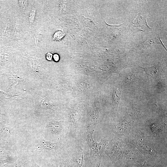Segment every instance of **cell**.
Masks as SVG:
<instances>
[{"mask_svg":"<svg viewBox=\"0 0 167 167\" xmlns=\"http://www.w3.org/2000/svg\"><path fill=\"white\" fill-rule=\"evenodd\" d=\"M19 5L21 8L23 9L26 8L27 5V1L19 0Z\"/></svg>","mask_w":167,"mask_h":167,"instance_id":"cell-16","label":"cell"},{"mask_svg":"<svg viewBox=\"0 0 167 167\" xmlns=\"http://www.w3.org/2000/svg\"><path fill=\"white\" fill-rule=\"evenodd\" d=\"M6 142L0 138V159L6 158L11 154L9 153L6 147Z\"/></svg>","mask_w":167,"mask_h":167,"instance_id":"cell-11","label":"cell"},{"mask_svg":"<svg viewBox=\"0 0 167 167\" xmlns=\"http://www.w3.org/2000/svg\"><path fill=\"white\" fill-rule=\"evenodd\" d=\"M69 125L62 120H50L43 125L44 138H47L50 141H56L65 138Z\"/></svg>","mask_w":167,"mask_h":167,"instance_id":"cell-4","label":"cell"},{"mask_svg":"<svg viewBox=\"0 0 167 167\" xmlns=\"http://www.w3.org/2000/svg\"><path fill=\"white\" fill-rule=\"evenodd\" d=\"M36 12V9L33 8L32 10L30 13L29 18L30 22L31 24L34 21Z\"/></svg>","mask_w":167,"mask_h":167,"instance_id":"cell-15","label":"cell"},{"mask_svg":"<svg viewBox=\"0 0 167 167\" xmlns=\"http://www.w3.org/2000/svg\"><path fill=\"white\" fill-rule=\"evenodd\" d=\"M89 149L85 140L81 137L71 142L68 160L75 164L76 167H86Z\"/></svg>","mask_w":167,"mask_h":167,"instance_id":"cell-3","label":"cell"},{"mask_svg":"<svg viewBox=\"0 0 167 167\" xmlns=\"http://www.w3.org/2000/svg\"><path fill=\"white\" fill-rule=\"evenodd\" d=\"M8 160L3 167H26V160L20 157H14L11 154L7 156Z\"/></svg>","mask_w":167,"mask_h":167,"instance_id":"cell-9","label":"cell"},{"mask_svg":"<svg viewBox=\"0 0 167 167\" xmlns=\"http://www.w3.org/2000/svg\"><path fill=\"white\" fill-rule=\"evenodd\" d=\"M148 39L145 42L137 47V49L139 51L143 50L151 45L156 44L161 45L166 50L165 47L161 41L159 33L152 32L148 34Z\"/></svg>","mask_w":167,"mask_h":167,"instance_id":"cell-7","label":"cell"},{"mask_svg":"<svg viewBox=\"0 0 167 167\" xmlns=\"http://www.w3.org/2000/svg\"><path fill=\"white\" fill-rule=\"evenodd\" d=\"M135 144L140 148L145 153V154L147 155V157L148 158L151 159V158L156 157L154 155H156V153H154V150L151 148V147L140 136L135 137L134 139Z\"/></svg>","mask_w":167,"mask_h":167,"instance_id":"cell-8","label":"cell"},{"mask_svg":"<svg viewBox=\"0 0 167 167\" xmlns=\"http://www.w3.org/2000/svg\"><path fill=\"white\" fill-rule=\"evenodd\" d=\"M141 68L143 69L148 77H154L159 75L162 71L163 69L162 64H158L154 66L146 67Z\"/></svg>","mask_w":167,"mask_h":167,"instance_id":"cell-10","label":"cell"},{"mask_svg":"<svg viewBox=\"0 0 167 167\" xmlns=\"http://www.w3.org/2000/svg\"><path fill=\"white\" fill-rule=\"evenodd\" d=\"M138 12L137 16L133 22H131V30L132 33L142 31L147 33L152 32V29L148 25L146 21L148 10L144 7L138 5Z\"/></svg>","mask_w":167,"mask_h":167,"instance_id":"cell-5","label":"cell"},{"mask_svg":"<svg viewBox=\"0 0 167 167\" xmlns=\"http://www.w3.org/2000/svg\"><path fill=\"white\" fill-rule=\"evenodd\" d=\"M95 126L86 128L81 136L85 140L88 146L89 159L91 163L95 167H99L101 159L108 144V140L103 139L97 143L93 139V133Z\"/></svg>","mask_w":167,"mask_h":167,"instance_id":"cell-2","label":"cell"},{"mask_svg":"<svg viewBox=\"0 0 167 167\" xmlns=\"http://www.w3.org/2000/svg\"><path fill=\"white\" fill-rule=\"evenodd\" d=\"M6 107L5 102L0 99V113H6Z\"/></svg>","mask_w":167,"mask_h":167,"instance_id":"cell-14","label":"cell"},{"mask_svg":"<svg viewBox=\"0 0 167 167\" xmlns=\"http://www.w3.org/2000/svg\"><path fill=\"white\" fill-rule=\"evenodd\" d=\"M64 33L62 31L59 30L56 32L53 36V40L60 41L64 36Z\"/></svg>","mask_w":167,"mask_h":167,"instance_id":"cell-12","label":"cell"},{"mask_svg":"<svg viewBox=\"0 0 167 167\" xmlns=\"http://www.w3.org/2000/svg\"><path fill=\"white\" fill-rule=\"evenodd\" d=\"M70 162L69 161H65L62 162L58 167H69L70 166ZM31 163L32 167H41L34 161H32Z\"/></svg>","mask_w":167,"mask_h":167,"instance_id":"cell-13","label":"cell"},{"mask_svg":"<svg viewBox=\"0 0 167 167\" xmlns=\"http://www.w3.org/2000/svg\"><path fill=\"white\" fill-rule=\"evenodd\" d=\"M8 160L7 157L5 159H0V167H3L4 165L7 162Z\"/></svg>","mask_w":167,"mask_h":167,"instance_id":"cell-17","label":"cell"},{"mask_svg":"<svg viewBox=\"0 0 167 167\" xmlns=\"http://www.w3.org/2000/svg\"><path fill=\"white\" fill-rule=\"evenodd\" d=\"M71 141L66 139L56 141H47L39 138L31 144L28 148L29 153L44 156L58 157L61 160H68Z\"/></svg>","mask_w":167,"mask_h":167,"instance_id":"cell-1","label":"cell"},{"mask_svg":"<svg viewBox=\"0 0 167 167\" xmlns=\"http://www.w3.org/2000/svg\"><path fill=\"white\" fill-rule=\"evenodd\" d=\"M54 60L56 62H58L59 59V56L57 54H54L53 56Z\"/></svg>","mask_w":167,"mask_h":167,"instance_id":"cell-19","label":"cell"},{"mask_svg":"<svg viewBox=\"0 0 167 167\" xmlns=\"http://www.w3.org/2000/svg\"><path fill=\"white\" fill-rule=\"evenodd\" d=\"M14 133V128L6 113H0V138L7 143Z\"/></svg>","mask_w":167,"mask_h":167,"instance_id":"cell-6","label":"cell"},{"mask_svg":"<svg viewBox=\"0 0 167 167\" xmlns=\"http://www.w3.org/2000/svg\"><path fill=\"white\" fill-rule=\"evenodd\" d=\"M46 59L49 61H51L53 58V54L51 53H48L46 54Z\"/></svg>","mask_w":167,"mask_h":167,"instance_id":"cell-18","label":"cell"}]
</instances>
